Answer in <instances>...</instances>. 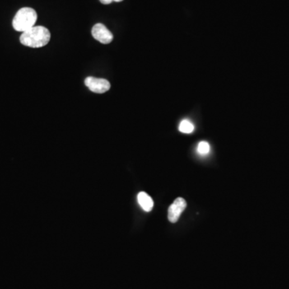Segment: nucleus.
Wrapping results in <instances>:
<instances>
[{"label":"nucleus","mask_w":289,"mask_h":289,"mask_svg":"<svg viewBox=\"0 0 289 289\" xmlns=\"http://www.w3.org/2000/svg\"><path fill=\"white\" fill-rule=\"evenodd\" d=\"M51 33L43 26H34L20 35V43L29 48H42L49 43Z\"/></svg>","instance_id":"obj_1"},{"label":"nucleus","mask_w":289,"mask_h":289,"mask_svg":"<svg viewBox=\"0 0 289 289\" xmlns=\"http://www.w3.org/2000/svg\"><path fill=\"white\" fill-rule=\"evenodd\" d=\"M37 13L31 7H23L17 11L12 21V26L17 32H24L35 26Z\"/></svg>","instance_id":"obj_2"},{"label":"nucleus","mask_w":289,"mask_h":289,"mask_svg":"<svg viewBox=\"0 0 289 289\" xmlns=\"http://www.w3.org/2000/svg\"><path fill=\"white\" fill-rule=\"evenodd\" d=\"M85 84L90 91L98 94L106 93L111 87L109 81L103 78H96L94 76H88L87 78H85Z\"/></svg>","instance_id":"obj_3"},{"label":"nucleus","mask_w":289,"mask_h":289,"mask_svg":"<svg viewBox=\"0 0 289 289\" xmlns=\"http://www.w3.org/2000/svg\"><path fill=\"white\" fill-rule=\"evenodd\" d=\"M92 35L94 39L103 44H109L113 41V34L102 24H96L93 27Z\"/></svg>","instance_id":"obj_4"},{"label":"nucleus","mask_w":289,"mask_h":289,"mask_svg":"<svg viewBox=\"0 0 289 289\" xmlns=\"http://www.w3.org/2000/svg\"><path fill=\"white\" fill-rule=\"evenodd\" d=\"M187 208V202L183 198H178L170 205L168 210V220L171 223H176L184 210Z\"/></svg>","instance_id":"obj_5"},{"label":"nucleus","mask_w":289,"mask_h":289,"mask_svg":"<svg viewBox=\"0 0 289 289\" xmlns=\"http://www.w3.org/2000/svg\"><path fill=\"white\" fill-rule=\"evenodd\" d=\"M137 201L144 211L146 212L152 211L154 207V201L148 193L146 192H140L137 195Z\"/></svg>","instance_id":"obj_6"},{"label":"nucleus","mask_w":289,"mask_h":289,"mask_svg":"<svg viewBox=\"0 0 289 289\" xmlns=\"http://www.w3.org/2000/svg\"><path fill=\"white\" fill-rule=\"evenodd\" d=\"M178 129L183 133H192L194 130V126L188 120H183L178 126Z\"/></svg>","instance_id":"obj_7"},{"label":"nucleus","mask_w":289,"mask_h":289,"mask_svg":"<svg viewBox=\"0 0 289 289\" xmlns=\"http://www.w3.org/2000/svg\"><path fill=\"white\" fill-rule=\"evenodd\" d=\"M197 152L201 155H208L210 152V145L207 141H201L197 147Z\"/></svg>","instance_id":"obj_8"},{"label":"nucleus","mask_w":289,"mask_h":289,"mask_svg":"<svg viewBox=\"0 0 289 289\" xmlns=\"http://www.w3.org/2000/svg\"><path fill=\"white\" fill-rule=\"evenodd\" d=\"M100 2H101L102 4L108 5L110 4L111 2H113V0H100Z\"/></svg>","instance_id":"obj_9"},{"label":"nucleus","mask_w":289,"mask_h":289,"mask_svg":"<svg viewBox=\"0 0 289 289\" xmlns=\"http://www.w3.org/2000/svg\"><path fill=\"white\" fill-rule=\"evenodd\" d=\"M122 1H123V0H113V2H122Z\"/></svg>","instance_id":"obj_10"}]
</instances>
